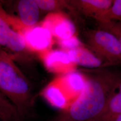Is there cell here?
<instances>
[{
    "label": "cell",
    "instance_id": "1",
    "mask_svg": "<svg viewBox=\"0 0 121 121\" xmlns=\"http://www.w3.org/2000/svg\"><path fill=\"white\" fill-rule=\"evenodd\" d=\"M121 80V76L113 72L86 79L76 99L51 121H90L103 110Z\"/></svg>",
    "mask_w": 121,
    "mask_h": 121
},
{
    "label": "cell",
    "instance_id": "2",
    "mask_svg": "<svg viewBox=\"0 0 121 121\" xmlns=\"http://www.w3.org/2000/svg\"><path fill=\"white\" fill-rule=\"evenodd\" d=\"M13 59L4 51L0 52V91L25 121L35 116V96L30 82Z\"/></svg>",
    "mask_w": 121,
    "mask_h": 121
},
{
    "label": "cell",
    "instance_id": "3",
    "mask_svg": "<svg viewBox=\"0 0 121 121\" xmlns=\"http://www.w3.org/2000/svg\"><path fill=\"white\" fill-rule=\"evenodd\" d=\"M16 31L22 35L29 52L39 53L40 55L50 50L53 44V35L45 27L35 25L21 26Z\"/></svg>",
    "mask_w": 121,
    "mask_h": 121
},
{
    "label": "cell",
    "instance_id": "4",
    "mask_svg": "<svg viewBox=\"0 0 121 121\" xmlns=\"http://www.w3.org/2000/svg\"><path fill=\"white\" fill-rule=\"evenodd\" d=\"M89 42L96 51L111 63H121V47L117 37L107 30H97L90 35Z\"/></svg>",
    "mask_w": 121,
    "mask_h": 121
},
{
    "label": "cell",
    "instance_id": "5",
    "mask_svg": "<svg viewBox=\"0 0 121 121\" xmlns=\"http://www.w3.org/2000/svg\"><path fill=\"white\" fill-rule=\"evenodd\" d=\"M41 25L48 29L58 39H68L76 32L74 24L68 18L59 13H51L45 17Z\"/></svg>",
    "mask_w": 121,
    "mask_h": 121
},
{
    "label": "cell",
    "instance_id": "6",
    "mask_svg": "<svg viewBox=\"0 0 121 121\" xmlns=\"http://www.w3.org/2000/svg\"><path fill=\"white\" fill-rule=\"evenodd\" d=\"M39 56L46 69L51 72H64L72 69L74 64L68 52L64 50H50Z\"/></svg>",
    "mask_w": 121,
    "mask_h": 121
},
{
    "label": "cell",
    "instance_id": "7",
    "mask_svg": "<svg viewBox=\"0 0 121 121\" xmlns=\"http://www.w3.org/2000/svg\"><path fill=\"white\" fill-rule=\"evenodd\" d=\"M41 94L48 103L54 108L62 110L68 107V99L64 89L58 78L48 84L42 91Z\"/></svg>",
    "mask_w": 121,
    "mask_h": 121
},
{
    "label": "cell",
    "instance_id": "8",
    "mask_svg": "<svg viewBox=\"0 0 121 121\" xmlns=\"http://www.w3.org/2000/svg\"><path fill=\"white\" fill-rule=\"evenodd\" d=\"M18 17L27 26L36 25L39 17V8L35 0H20L17 2Z\"/></svg>",
    "mask_w": 121,
    "mask_h": 121
},
{
    "label": "cell",
    "instance_id": "9",
    "mask_svg": "<svg viewBox=\"0 0 121 121\" xmlns=\"http://www.w3.org/2000/svg\"><path fill=\"white\" fill-rule=\"evenodd\" d=\"M121 113V80L103 110L89 121H107Z\"/></svg>",
    "mask_w": 121,
    "mask_h": 121
},
{
    "label": "cell",
    "instance_id": "10",
    "mask_svg": "<svg viewBox=\"0 0 121 121\" xmlns=\"http://www.w3.org/2000/svg\"><path fill=\"white\" fill-rule=\"evenodd\" d=\"M67 52L75 64L88 68L98 67L101 64L99 58L84 48L80 47Z\"/></svg>",
    "mask_w": 121,
    "mask_h": 121
},
{
    "label": "cell",
    "instance_id": "11",
    "mask_svg": "<svg viewBox=\"0 0 121 121\" xmlns=\"http://www.w3.org/2000/svg\"><path fill=\"white\" fill-rule=\"evenodd\" d=\"M111 0H82L76 1L78 5L87 13L95 14L102 21L104 15L112 5Z\"/></svg>",
    "mask_w": 121,
    "mask_h": 121
},
{
    "label": "cell",
    "instance_id": "12",
    "mask_svg": "<svg viewBox=\"0 0 121 121\" xmlns=\"http://www.w3.org/2000/svg\"><path fill=\"white\" fill-rule=\"evenodd\" d=\"M59 78L70 93L78 96L83 89L86 81L82 74L76 71L69 72L65 76Z\"/></svg>",
    "mask_w": 121,
    "mask_h": 121
},
{
    "label": "cell",
    "instance_id": "13",
    "mask_svg": "<svg viewBox=\"0 0 121 121\" xmlns=\"http://www.w3.org/2000/svg\"><path fill=\"white\" fill-rule=\"evenodd\" d=\"M6 46L10 51L15 54L26 55V52H29L26 47V43L22 35L12 28L9 33Z\"/></svg>",
    "mask_w": 121,
    "mask_h": 121
},
{
    "label": "cell",
    "instance_id": "14",
    "mask_svg": "<svg viewBox=\"0 0 121 121\" xmlns=\"http://www.w3.org/2000/svg\"><path fill=\"white\" fill-rule=\"evenodd\" d=\"M0 119L5 121H22L16 108L0 91Z\"/></svg>",
    "mask_w": 121,
    "mask_h": 121
},
{
    "label": "cell",
    "instance_id": "15",
    "mask_svg": "<svg viewBox=\"0 0 121 121\" xmlns=\"http://www.w3.org/2000/svg\"><path fill=\"white\" fill-rule=\"evenodd\" d=\"M7 14L0 4V47L6 46L9 32L11 29L7 21Z\"/></svg>",
    "mask_w": 121,
    "mask_h": 121
},
{
    "label": "cell",
    "instance_id": "16",
    "mask_svg": "<svg viewBox=\"0 0 121 121\" xmlns=\"http://www.w3.org/2000/svg\"><path fill=\"white\" fill-rule=\"evenodd\" d=\"M119 20L121 22V0H113L112 5L103 19V22Z\"/></svg>",
    "mask_w": 121,
    "mask_h": 121
},
{
    "label": "cell",
    "instance_id": "17",
    "mask_svg": "<svg viewBox=\"0 0 121 121\" xmlns=\"http://www.w3.org/2000/svg\"><path fill=\"white\" fill-rule=\"evenodd\" d=\"M40 9L44 11H52L60 8L64 5V2L55 0H35Z\"/></svg>",
    "mask_w": 121,
    "mask_h": 121
},
{
    "label": "cell",
    "instance_id": "18",
    "mask_svg": "<svg viewBox=\"0 0 121 121\" xmlns=\"http://www.w3.org/2000/svg\"><path fill=\"white\" fill-rule=\"evenodd\" d=\"M58 43L60 47L67 51L81 47V42L75 35L68 39H58Z\"/></svg>",
    "mask_w": 121,
    "mask_h": 121
},
{
    "label": "cell",
    "instance_id": "19",
    "mask_svg": "<svg viewBox=\"0 0 121 121\" xmlns=\"http://www.w3.org/2000/svg\"><path fill=\"white\" fill-rule=\"evenodd\" d=\"M106 30L112 33L118 39L121 47V22H115L112 21L104 22Z\"/></svg>",
    "mask_w": 121,
    "mask_h": 121
},
{
    "label": "cell",
    "instance_id": "20",
    "mask_svg": "<svg viewBox=\"0 0 121 121\" xmlns=\"http://www.w3.org/2000/svg\"><path fill=\"white\" fill-rule=\"evenodd\" d=\"M1 51H2V50L1 49H0V52Z\"/></svg>",
    "mask_w": 121,
    "mask_h": 121
}]
</instances>
